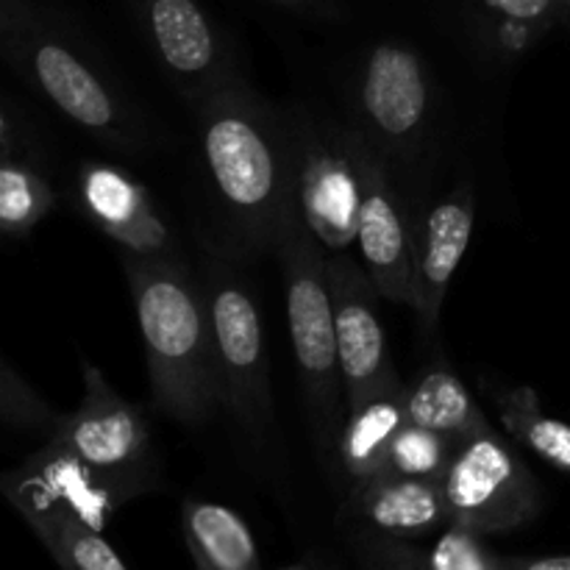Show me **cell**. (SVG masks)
<instances>
[{
  "mask_svg": "<svg viewBox=\"0 0 570 570\" xmlns=\"http://www.w3.org/2000/svg\"><path fill=\"white\" fill-rule=\"evenodd\" d=\"M81 404L59 415L50 440L76 451L106 476L126 482L139 495L154 490V445L142 406L122 399L92 362H81Z\"/></svg>",
  "mask_w": 570,
  "mask_h": 570,
  "instance_id": "30bf717a",
  "label": "cell"
},
{
  "mask_svg": "<svg viewBox=\"0 0 570 570\" xmlns=\"http://www.w3.org/2000/svg\"><path fill=\"white\" fill-rule=\"evenodd\" d=\"M356 154L362 170L360 232H356L362 265L384 301L415 309V237L404 200L395 193L393 165L360 131H356Z\"/></svg>",
  "mask_w": 570,
  "mask_h": 570,
  "instance_id": "8fae6325",
  "label": "cell"
},
{
  "mask_svg": "<svg viewBox=\"0 0 570 570\" xmlns=\"http://www.w3.org/2000/svg\"><path fill=\"white\" fill-rule=\"evenodd\" d=\"M33 532L61 570H128L104 532L78 521H39Z\"/></svg>",
  "mask_w": 570,
  "mask_h": 570,
  "instance_id": "7402d4cb",
  "label": "cell"
},
{
  "mask_svg": "<svg viewBox=\"0 0 570 570\" xmlns=\"http://www.w3.org/2000/svg\"><path fill=\"white\" fill-rule=\"evenodd\" d=\"M443 490L451 523H462L484 538L527 527L543 507L534 473L493 426L462 440Z\"/></svg>",
  "mask_w": 570,
  "mask_h": 570,
  "instance_id": "8992f818",
  "label": "cell"
},
{
  "mask_svg": "<svg viewBox=\"0 0 570 570\" xmlns=\"http://www.w3.org/2000/svg\"><path fill=\"white\" fill-rule=\"evenodd\" d=\"M510 570H570V557H532V560H512Z\"/></svg>",
  "mask_w": 570,
  "mask_h": 570,
  "instance_id": "4316f807",
  "label": "cell"
},
{
  "mask_svg": "<svg viewBox=\"0 0 570 570\" xmlns=\"http://www.w3.org/2000/svg\"><path fill=\"white\" fill-rule=\"evenodd\" d=\"M3 56L11 70L67 120L120 154H139L145 131L115 83L83 59L65 37L50 31L22 0H3Z\"/></svg>",
  "mask_w": 570,
  "mask_h": 570,
  "instance_id": "277c9868",
  "label": "cell"
},
{
  "mask_svg": "<svg viewBox=\"0 0 570 570\" xmlns=\"http://www.w3.org/2000/svg\"><path fill=\"white\" fill-rule=\"evenodd\" d=\"M278 3H306V0H278Z\"/></svg>",
  "mask_w": 570,
  "mask_h": 570,
  "instance_id": "f546056e",
  "label": "cell"
},
{
  "mask_svg": "<svg viewBox=\"0 0 570 570\" xmlns=\"http://www.w3.org/2000/svg\"><path fill=\"white\" fill-rule=\"evenodd\" d=\"M423 566L429 570H510L512 560L493 554L484 546V534L449 523L423 557Z\"/></svg>",
  "mask_w": 570,
  "mask_h": 570,
  "instance_id": "cb8c5ba5",
  "label": "cell"
},
{
  "mask_svg": "<svg viewBox=\"0 0 570 570\" xmlns=\"http://www.w3.org/2000/svg\"><path fill=\"white\" fill-rule=\"evenodd\" d=\"M3 415L26 432H39L42 440H50L59 421V415L50 412V406L26 382H20L9 365H3Z\"/></svg>",
  "mask_w": 570,
  "mask_h": 570,
  "instance_id": "d4e9b609",
  "label": "cell"
},
{
  "mask_svg": "<svg viewBox=\"0 0 570 570\" xmlns=\"http://www.w3.org/2000/svg\"><path fill=\"white\" fill-rule=\"evenodd\" d=\"M404 390L406 384L395 376L393 382L382 384L371 399L348 410L337 443V460L354 484L387 473L390 445L406 423Z\"/></svg>",
  "mask_w": 570,
  "mask_h": 570,
  "instance_id": "e0dca14e",
  "label": "cell"
},
{
  "mask_svg": "<svg viewBox=\"0 0 570 570\" xmlns=\"http://www.w3.org/2000/svg\"><path fill=\"white\" fill-rule=\"evenodd\" d=\"M156 59L189 106L237 78L226 42L195 0H139Z\"/></svg>",
  "mask_w": 570,
  "mask_h": 570,
  "instance_id": "4fadbf2b",
  "label": "cell"
},
{
  "mask_svg": "<svg viewBox=\"0 0 570 570\" xmlns=\"http://www.w3.org/2000/svg\"><path fill=\"white\" fill-rule=\"evenodd\" d=\"M56 193L48 176L28 156L9 150L0 161V232L22 237L53 209Z\"/></svg>",
  "mask_w": 570,
  "mask_h": 570,
  "instance_id": "44dd1931",
  "label": "cell"
},
{
  "mask_svg": "<svg viewBox=\"0 0 570 570\" xmlns=\"http://www.w3.org/2000/svg\"><path fill=\"white\" fill-rule=\"evenodd\" d=\"M209 193L245 248L273 250L295 198V134L267 104L232 78L193 106Z\"/></svg>",
  "mask_w": 570,
  "mask_h": 570,
  "instance_id": "6da1fadb",
  "label": "cell"
},
{
  "mask_svg": "<svg viewBox=\"0 0 570 570\" xmlns=\"http://www.w3.org/2000/svg\"><path fill=\"white\" fill-rule=\"evenodd\" d=\"M351 510L384 540L426 538L443 532L451 523L443 482L393 476V473L354 484Z\"/></svg>",
  "mask_w": 570,
  "mask_h": 570,
  "instance_id": "2e32d148",
  "label": "cell"
},
{
  "mask_svg": "<svg viewBox=\"0 0 570 570\" xmlns=\"http://www.w3.org/2000/svg\"><path fill=\"white\" fill-rule=\"evenodd\" d=\"M484 9L507 26L518 28L527 39L546 31L560 14L562 0H482Z\"/></svg>",
  "mask_w": 570,
  "mask_h": 570,
  "instance_id": "484cf974",
  "label": "cell"
},
{
  "mask_svg": "<svg viewBox=\"0 0 570 570\" xmlns=\"http://www.w3.org/2000/svg\"><path fill=\"white\" fill-rule=\"evenodd\" d=\"M399 554H401V560H404V566H401V570H429L426 566H423V557L410 554V551H406V549H399Z\"/></svg>",
  "mask_w": 570,
  "mask_h": 570,
  "instance_id": "83f0119b",
  "label": "cell"
},
{
  "mask_svg": "<svg viewBox=\"0 0 570 570\" xmlns=\"http://www.w3.org/2000/svg\"><path fill=\"white\" fill-rule=\"evenodd\" d=\"M460 443V438L432 432V429L415 426V423L406 421L401 432L395 434L393 445H390L387 473L406 479H426V482H443Z\"/></svg>",
  "mask_w": 570,
  "mask_h": 570,
  "instance_id": "603a6c76",
  "label": "cell"
},
{
  "mask_svg": "<svg viewBox=\"0 0 570 570\" xmlns=\"http://www.w3.org/2000/svg\"><path fill=\"white\" fill-rule=\"evenodd\" d=\"M282 570H309V566H293V568H282Z\"/></svg>",
  "mask_w": 570,
  "mask_h": 570,
  "instance_id": "f1b7e54d",
  "label": "cell"
},
{
  "mask_svg": "<svg viewBox=\"0 0 570 570\" xmlns=\"http://www.w3.org/2000/svg\"><path fill=\"white\" fill-rule=\"evenodd\" d=\"M298 212L328 256L345 254L360 232L362 170L356 131L317 122L306 111L293 120Z\"/></svg>",
  "mask_w": 570,
  "mask_h": 570,
  "instance_id": "52a82bcc",
  "label": "cell"
},
{
  "mask_svg": "<svg viewBox=\"0 0 570 570\" xmlns=\"http://www.w3.org/2000/svg\"><path fill=\"white\" fill-rule=\"evenodd\" d=\"M473 220L476 195L468 181L456 184L423 217L421 234L415 239V312L426 334L438 332L451 278L471 245Z\"/></svg>",
  "mask_w": 570,
  "mask_h": 570,
  "instance_id": "9a60e30c",
  "label": "cell"
},
{
  "mask_svg": "<svg viewBox=\"0 0 570 570\" xmlns=\"http://www.w3.org/2000/svg\"><path fill=\"white\" fill-rule=\"evenodd\" d=\"M273 254L284 273L287 317L298 362L306 415L323 454H337L348 404H345L343 371H340L334 298L328 284V254L304 223L301 212L284 223Z\"/></svg>",
  "mask_w": 570,
  "mask_h": 570,
  "instance_id": "3957f363",
  "label": "cell"
},
{
  "mask_svg": "<svg viewBox=\"0 0 570 570\" xmlns=\"http://www.w3.org/2000/svg\"><path fill=\"white\" fill-rule=\"evenodd\" d=\"M76 200L87 220L115 239L122 254L139 259H178L173 228L150 200L148 189L106 161H83L76 176Z\"/></svg>",
  "mask_w": 570,
  "mask_h": 570,
  "instance_id": "5bb4252c",
  "label": "cell"
},
{
  "mask_svg": "<svg viewBox=\"0 0 570 570\" xmlns=\"http://www.w3.org/2000/svg\"><path fill=\"white\" fill-rule=\"evenodd\" d=\"M406 421L432 432L451 434V438H471V434L490 429V421L479 410L476 399L465 387L454 367L445 360L429 365L410 387L404 390Z\"/></svg>",
  "mask_w": 570,
  "mask_h": 570,
  "instance_id": "ac0fdd59",
  "label": "cell"
},
{
  "mask_svg": "<svg viewBox=\"0 0 570 570\" xmlns=\"http://www.w3.org/2000/svg\"><path fill=\"white\" fill-rule=\"evenodd\" d=\"M181 529L198 570H262L248 523L228 507L187 501Z\"/></svg>",
  "mask_w": 570,
  "mask_h": 570,
  "instance_id": "d6986e66",
  "label": "cell"
},
{
  "mask_svg": "<svg viewBox=\"0 0 570 570\" xmlns=\"http://www.w3.org/2000/svg\"><path fill=\"white\" fill-rule=\"evenodd\" d=\"M154 406L184 426H204L223 406L204 284L181 259H139L122 254Z\"/></svg>",
  "mask_w": 570,
  "mask_h": 570,
  "instance_id": "7a4b0ae2",
  "label": "cell"
},
{
  "mask_svg": "<svg viewBox=\"0 0 570 570\" xmlns=\"http://www.w3.org/2000/svg\"><path fill=\"white\" fill-rule=\"evenodd\" d=\"M562 3H566V9H570V0H562Z\"/></svg>",
  "mask_w": 570,
  "mask_h": 570,
  "instance_id": "4dcf8cb0",
  "label": "cell"
},
{
  "mask_svg": "<svg viewBox=\"0 0 570 570\" xmlns=\"http://www.w3.org/2000/svg\"><path fill=\"white\" fill-rule=\"evenodd\" d=\"M507 432L529 451L570 476V426L540 406L532 387H488Z\"/></svg>",
  "mask_w": 570,
  "mask_h": 570,
  "instance_id": "ffe728a7",
  "label": "cell"
},
{
  "mask_svg": "<svg viewBox=\"0 0 570 570\" xmlns=\"http://www.w3.org/2000/svg\"><path fill=\"white\" fill-rule=\"evenodd\" d=\"M204 293L209 306L223 406L232 412L245 434L262 443L273 421V395L259 306L248 282L220 254H209Z\"/></svg>",
  "mask_w": 570,
  "mask_h": 570,
  "instance_id": "5b68a950",
  "label": "cell"
},
{
  "mask_svg": "<svg viewBox=\"0 0 570 570\" xmlns=\"http://www.w3.org/2000/svg\"><path fill=\"white\" fill-rule=\"evenodd\" d=\"M356 131L390 161L406 165L432 122V81L421 56L401 42L371 48L354 81Z\"/></svg>",
  "mask_w": 570,
  "mask_h": 570,
  "instance_id": "ba28073f",
  "label": "cell"
},
{
  "mask_svg": "<svg viewBox=\"0 0 570 570\" xmlns=\"http://www.w3.org/2000/svg\"><path fill=\"white\" fill-rule=\"evenodd\" d=\"M328 284L334 298L345 404L354 410L399 373L390 365L387 340L376 309L379 289L367 276L365 265H356L345 254L328 256Z\"/></svg>",
  "mask_w": 570,
  "mask_h": 570,
  "instance_id": "7c38bea8",
  "label": "cell"
},
{
  "mask_svg": "<svg viewBox=\"0 0 570 570\" xmlns=\"http://www.w3.org/2000/svg\"><path fill=\"white\" fill-rule=\"evenodd\" d=\"M0 490L28 527L39 521H78L104 532L122 504L137 499V490L89 465L67 445H39L33 454L0 479Z\"/></svg>",
  "mask_w": 570,
  "mask_h": 570,
  "instance_id": "9c48e42d",
  "label": "cell"
}]
</instances>
